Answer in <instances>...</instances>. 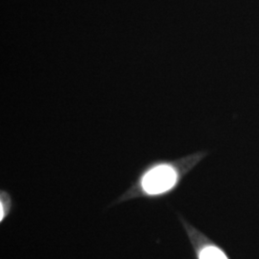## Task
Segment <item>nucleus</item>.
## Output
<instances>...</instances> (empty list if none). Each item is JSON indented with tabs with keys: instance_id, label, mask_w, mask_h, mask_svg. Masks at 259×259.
Returning a JSON list of instances; mask_svg holds the SVG:
<instances>
[{
	"instance_id": "3",
	"label": "nucleus",
	"mask_w": 259,
	"mask_h": 259,
	"mask_svg": "<svg viewBox=\"0 0 259 259\" xmlns=\"http://www.w3.org/2000/svg\"><path fill=\"white\" fill-rule=\"evenodd\" d=\"M1 206H0V220L2 221L3 218H5V216L8 213V209L10 208V204L11 202L9 200V196L7 195L6 192H1Z\"/></svg>"
},
{
	"instance_id": "2",
	"label": "nucleus",
	"mask_w": 259,
	"mask_h": 259,
	"mask_svg": "<svg viewBox=\"0 0 259 259\" xmlns=\"http://www.w3.org/2000/svg\"><path fill=\"white\" fill-rule=\"evenodd\" d=\"M182 220L197 259H231L220 246L207 238L204 233L199 232L192 225L184 219Z\"/></svg>"
},
{
	"instance_id": "1",
	"label": "nucleus",
	"mask_w": 259,
	"mask_h": 259,
	"mask_svg": "<svg viewBox=\"0 0 259 259\" xmlns=\"http://www.w3.org/2000/svg\"><path fill=\"white\" fill-rule=\"evenodd\" d=\"M181 179V170L173 163H160L151 167L140 179L141 193L159 196L171 191Z\"/></svg>"
}]
</instances>
